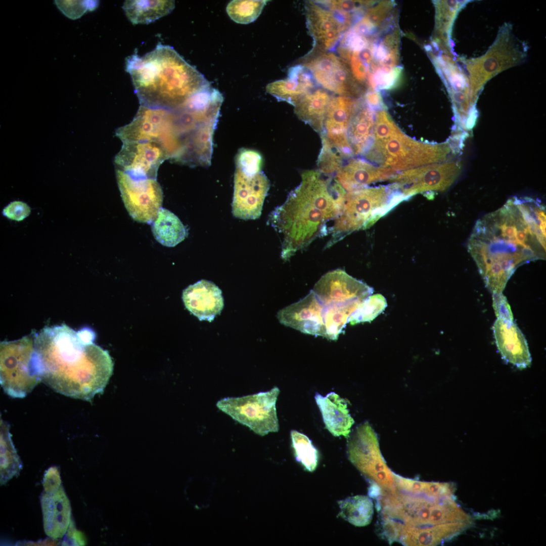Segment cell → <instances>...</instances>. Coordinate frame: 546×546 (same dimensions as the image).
I'll use <instances>...</instances> for the list:
<instances>
[{
  "label": "cell",
  "instance_id": "484cf974",
  "mask_svg": "<svg viewBox=\"0 0 546 546\" xmlns=\"http://www.w3.org/2000/svg\"><path fill=\"white\" fill-rule=\"evenodd\" d=\"M315 83L310 73L303 66L298 65L289 69L286 78L268 83L266 90L278 101L286 102L294 107L315 88Z\"/></svg>",
  "mask_w": 546,
  "mask_h": 546
},
{
  "label": "cell",
  "instance_id": "2e32d148",
  "mask_svg": "<svg viewBox=\"0 0 546 546\" xmlns=\"http://www.w3.org/2000/svg\"><path fill=\"white\" fill-rule=\"evenodd\" d=\"M461 169L458 162L433 163L397 173L390 180L407 199L419 193L446 190L456 180Z\"/></svg>",
  "mask_w": 546,
  "mask_h": 546
},
{
  "label": "cell",
  "instance_id": "7402d4cb",
  "mask_svg": "<svg viewBox=\"0 0 546 546\" xmlns=\"http://www.w3.org/2000/svg\"><path fill=\"white\" fill-rule=\"evenodd\" d=\"M492 331L496 346L505 361L519 369L531 365L532 358L526 339L513 321L497 318Z\"/></svg>",
  "mask_w": 546,
  "mask_h": 546
},
{
  "label": "cell",
  "instance_id": "277c9868",
  "mask_svg": "<svg viewBox=\"0 0 546 546\" xmlns=\"http://www.w3.org/2000/svg\"><path fill=\"white\" fill-rule=\"evenodd\" d=\"M301 178L267 221L282 236L281 256L285 260L329 233L327 224L339 215L347 193L334 176L317 169L304 171Z\"/></svg>",
  "mask_w": 546,
  "mask_h": 546
},
{
  "label": "cell",
  "instance_id": "60d3db41",
  "mask_svg": "<svg viewBox=\"0 0 546 546\" xmlns=\"http://www.w3.org/2000/svg\"><path fill=\"white\" fill-rule=\"evenodd\" d=\"M42 485L46 493H53L59 489L61 485V480L57 467H51L46 471Z\"/></svg>",
  "mask_w": 546,
  "mask_h": 546
},
{
  "label": "cell",
  "instance_id": "3957f363",
  "mask_svg": "<svg viewBox=\"0 0 546 546\" xmlns=\"http://www.w3.org/2000/svg\"><path fill=\"white\" fill-rule=\"evenodd\" d=\"M378 530L389 544L436 545L460 534L472 524L454 496L437 497L397 488L376 497Z\"/></svg>",
  "mask_w": 546,
  "mask_h": 546
},
{
  "label": "cell",
  "instance_id": "d6a6232c",
  "mask_svg": "<svg viewBox=\"0 0 546 546\" xmlns=\"http://www.w3.org/2000/svg\"><path fill=\"white\" fill-rule=\"evenodd\" d=\"M9 425L1 419V484L6 483L18 475L22 469V462L13 444Z\"/></svg>",
  "mask_w": 546,
  "mask_h": 546
},
{
  "label": "cell",
  "instance_id": "6da1fadb",
  "mask_svg": "<svg viewBox=\"0 0 546 546\" xmlns=\"http://www.w3.org/2000/svg\"><path fill=\"white\" fill-rule=\"evenodd\" d=\"M545 209L529 197H514L479 219L468 243L486 287L502 293L520 266L545 258Z\"/></svg>",
  "mask_w": 546,
  "mask_h": 546
},
{
  "label": "cell",
  "instance_id": "83f0119b",
  "mask_svg": "<svg viewBox=\"0 0 546 546\" xmlns=\"http://www.w3.org/2000/svg\"><path fill=\"white\" fill-rule=\"evenodd\" d=\"M332 97L330 93L321 87L314 88L294 106L295 114L300 120L321 134Z\"/></svg>",
  "mask_w": 546,
  "mask_h": 546
},
{
  "label": "cell",
  "instance_id": "d4e9b609",
  "mask_svg": "<svg viewBox=\"0 0 546 546\" xmlns=\"http://www.w3.org/2000/svg\"><path fill=\"white\" fill-rule=\"evenodd\" d=\"M40 502L45 533L55 539L63 537L70 524L71 515L70 501L63 486L54 493L44 492Z\"/></svg>",
  "mask_w": 546,
  "mask_h": 546
},
{
  "label": "cell",
  "instance_id": "8d00e7d4",
  "mask_svg": "<svg viewBox=\"0 0 546 546\" xmlns=\"http://www.w3.org/2000/svg\"><path fill=\"white\" fill-rule=\"evenodd\" d=\"M321 138L322 147L317 161V170L324 174L334 176L347 159L325 136L321 135Z\"/></svg>",
  "mask_w": 546,
  "mask_h": 546
},
{
  "label": "cell",
  "instance_id": "1f68e13d",
  "mask_svg": "<svg viewBox=\"0 0 546 546\" xmlns=\"http://www.w3.org/2000/svg\"><path fill=\"white\" fill-rule=\"evenodd\" d=\"M340 508L338 516L357 527L369 525L374 513L373 503L365 495L348 497L338 502Z\"/></svg>",
  "mask_w": 546,
  "mask_h": 546
},
{
  "label": "cell",
  "instance_id": "603a6c76",
  "mask_svg": "<svg viewBox=\"0 0 546 546\" xmlns=\"http://www.w3.org/2000/svg\"><path fill=\"white\" fill-rule=\"evenodd\" d=\"M186 308L200 321L212 322L224 306L221 290L211 281L200 280L183 292Z\"/></svg>",
  "mask_w": 546,
  "mask_h": 546
},
{
  "label": "cell",
  "instance_id": "7a4b0ae2",
  "mask_svg": "<svg viewBox=\"0 0 546 546\" xmlns=\"http://www.w3.org/2000/svg\"><path fill=\"white\" fill-rule=\"evenodd\" d=\"M88 328L75 331L65 324L33 335L34 355L41 381L57 392L90 401L102 393L113 370L108 352L93 343Z\"/></svg>",
  "mask_w": 546,
  "mask_h": 546
},
{
  "label": "cell",
  "instance_id": "d6986e66",
  "mask_svg": "<svg viewBox=\"0 0 546 546\" xmlns=\"http://www.w3.org/2000/svg\"><path fill=\"white\" fill-rule=\"evenodd\" d=\"M312 290L324 305L357 307L373 289L344 270L337 269L323 275Z\"/></svg>",
  "mask_w": 546,
  "mask_h": 546
},
{
  "label": "cell",
  "instance_id": "4dcf8cb0",
  "mask_svg": "<svg viewBox=\"0 0 546 546\" xmlns=\"http://www.w3.org/2000/svg\"><path fill=\"white\" fill-rule=\"evenodd\" d=\"M175 7L174 1H125V14L133 24H146L170 13Z\"/></svg>",
  "mask_w": 546,
  "mask_h": 546
},
{
  "label": "cell",
  "instance_id": "30bf717a",
  "mask_svg": "<svg viewBox=\"0 0 546 546\" xmlns=\"http://www.w3.org/2000/svg\"><path fill=\"white\" fill-rule=\"evenodd\" d=\"M116 134L123 143H159L167 150L169 159L178 162L180 158L181 146L172 110L140 105L132 120L117 129Z\"/></svg>",
  "mask_w": 546,
  "mask_h": 546
},
{
  "label": "cell",
  "instance_id": "e0dca14e",
  "mask_svg": "<svg viewBox=\"0 0 546 546\" xmlns=\"http://www.w3.org/2000/svg\"><path fill=\"white\" fill-rule=\"evenodd\" d=\"M485 56L476 60L469 66L473 90L478 92L484 83L498 72L522 62L525 57L523 49H520L516 39L509 30L504 28Z\"/></svg>",
  "mask_w": 546,
  "mask_h": 546
},
{
  "label": "cell",
  "instance_id": "7bdbcfd3",
  "mask_svg": "<svg viewBox=\"0 0 546 546\" xmlns=\"http://www.w3.org/2000/svg\"><path fill=\"white\" fill-rule=\"evenodd\" d=\"M67 536L69 538V541H71V543L74 545H84V539L82 536V534L78 531L75 528L73 523H71L69 526V528L67 531Z\"/></svg>",
  "mask_w": 546,
  "mask_h": 546
},
{
  "label": "cell",
  "instance_id": "74e56055",
  "mask_svg": "<svg viewBox=\"0 0 546 546\" xmlns=\"http://www.w3.org/2000/svg\"><path fill=\"white\" fill-rule=\"evenodd\" d=\"M387 306L385 298L380 294L370 295L362 300L350 315L348 322L355 325L371 322L380 314Z\"/></svg>",
  "mask_w": 546,
  "mask_h": 546
},
{
  "label": "cell",
  "instance_id": "836d02e7",
  "mask_svg": "<svg viewBox=\"0 0 546 546\" xmlns=\"http://www.w3.org/2000/svg\"><path fill=\"white\" fill-rule=\"evenodd\" d=\"M465 1H437L434 2L436 10L435 34L436 39L449 43V35L454 19Z\"/></svg>",
  "mask_w": 546,
  "mask_h": 546
},
{
  "label": "cell",
  "instance_id": "9a60e30c",
  "mask_svg": "<svg viewBox=\"0 0 546 546\" xmlns=\"http://www.w3.org/2000/svg\"><path fill=\"white\" fill-rule=\"evenodd\" d=\"M121 196L129 214L135 221L152 224L161 208L163 191L155 179L134 178L117 169Z\"/></svg>",
  "mask_w": 546,
  "mask_h": 546
},
{
  "label": "cell",
  "instance_id": "44dd1931",
  "mask_svg": "<svg viewBox=\"0 0 546 546\" xmlns=\"http://www.w3.org/2000/svg\"><path fill=\"white\" fill-rule=\"evenodd\" d=\"M324 305L312 290L303 298L280 310L279 322L303 333L325 337Z\"/></svg>",
  "mask_w": 546,
  "mask_h": 546
},
{
  "label": "cell",
  "instance_id": "ba28073f",
  "mask_svg": "<svg viewBox=\"0 0 546 546\" xmlns=\"http://www.w3.org/2000/svg\"><path fill=\"white\" fill-rule=\"evenodd\" d=\"M233 215L248 220L258 218L270 187L261 171L262 157L257 152L241 149L236 157Z\"/></svg>",
  "mask_w": 546,
  "mask_h": 546
},
{
  "label": "cell",
  "instance_id": "cb8c5ba5",
  "mask_svg": "<svg viewBox=\"0 0 546 546\" xmlns=\"http://www.w3.org/2000/svg\"><path fill=\"white\" fill-rule=\"evenodd\" d=\"M396 171L372 164L366 159L350 158L345 161L334 177L346 192L367 187L372 183L390 179Z\"/></svg>",
  "mask_w": 546,
  "mask_h": 546
},
{
  "label": "cell",
  "instance_id": "8fae6325",
  "mask_svg": "<svg viewBox=\"0 0 546 546\" xmlns=\"http://www.w3.org/2000/svg\"><path fill=\"white\" fill-rule=\"evenodd\" d=\"M280 389L271 390L238 397H226L217 401L216 406L236 421L264 436L279 430L276 402Z\"/></svg>",
  "mask_w": 546,
  "mask_h": 546
},
{
  "label": "cell",
  "instance_id": "ab89813d",
  "mask_svg": "<svg viewBox=\"0 0 546 546\" xmlns=\"http://www.w3.org/2000/svg\"><path fill=\"white\" fill-rule=\"evenodd\" d=\"M492 294V306L497 318L513 321V315L506 297L502 293Z\"/></svg>",
  "mask_w": 546,
  "mask_h": 546
},
{
  "label": "cell",
  "instance_id": "8992f818",
  "mask_svg": "<svg viewBox=\"0 0 546 546\" xmlns=\"http://www.w3.org/2000/svg\"><path fill=\"white\" fill-rule=\"evenodd\" d=\"M450 152L447 144H429L411 139L392 121L374 136L362 156L381 167L402 171L442 162Z\"/></svg>",
  "mask_w": 546,
  "mask_h": 546
},
{
  "label": "cell",
  "instance_id": "5bb4252c",
  "mask_svg": "<svg viewBox=\"0 0 546 546\" xmlns=\"http://www.w3.org/2000/svg\"><path fill=\"white\" fill-rule=\"evenodd\" d=\"M307 27L313 40L312 51L327 52L335 47L353 23V16L324 1L305 3Z\"/></svg>",
  "mask_w": 546,
  "mask_h": 546
},
{
  "label": "cell",
  "instance_id": "f546056e",
  "mask_svg": "<svg viewBox=\"0 0 546 546\" xmlns=\"http://www.w3.org/2000/svg\"><path fill=\"white\" fill-rule=\"evenodd\" d=\"M152 231L155 239L163 246L168 247L175 246L188 235V230L178 217L162 207L152 223Z\"/></svg>",
  "mask_w": 546,
  "mask_h": 546
},
{
  "label": "cell",
  "instance_id": "7c38bea8",
  "mask_svg": "<svg viewBox=\"0 0 546 546\" xmlns=\"http://www.w3.org/2000/svg\"><path fill=\"white\" fill-rule=\"evenodd\" d=\"M347 454L352 464L381 492L396 489L394 473L387 466L377 437L367 423L359 426L349 438Z\"/></svg>",
  "mask_w": 546,
  "mask_h": 546
},
{
  "label": "cell",
  "instance_id": "d590c367",
  "mask_svg": "<svg viewBox=\"0 0 546 546\" xmlns=\"http://www.w3.org/2000/svg\"><path fill=\"white\" fill-rule=\"evenodd\" d=\"M267 2L234 0L229 3L226 10L231 19L235 22L248 24L258 18Z\"/></svg>",
  "mask_w": 546,
  "mask_h": 546
},
{
  "label": "cell",
  "instance_id": "4316f807",
  "mask_svg": "<svg viewBox=\"0 0 546 546\" xmlns=\"http://www.w3.org/2000/svg\"><path fill=\"white\" fill-rule=\"evenodd\" d=\"M314 398L328 430L334 436L348 438L354 421L347 408V401L334 392L325 396L316 393Z\"/></svg>",
  "mask_w": 546,
  "mask_h": 546
},
{
  "label": "cell",
  "instance_id": "f1b7e54d",
  "mask_svg": "<svg viewBox=\"0 0 546 546\" xmlns=\"http://www.w3.org/2000/svg\"><path fill=\"white\" fill-rule=\"evenodd\" d=\"M375 120V111L361 100L350 120L347 133L354 155H362L370 146L373 138Z\"/></svg>",
  "mask_w": 546,
  "mask_h": 546
},
{
  "label": "cell",
  "instance_id": "ffe728a7",
  "mask_svg": "<svg viewBox=\"0 0 546 546\" xmlns=\"http://www.w3.org/2000/svg\"><path fill=\"white\" fill-rule=\"evenodd\" d=\"M361 101L350 97L333 96L320 134L340 150L347 159L354 156L348 141L347 130Z\"/></svg>",
  "mask_w": 546,
  "mask_h": 546
},
{
  "label": "cell",
  "instance_id": "f35d334b",
  "mask_svg": "<svg viewBox=\"0 0 546 546\" xmlns=\"http://www.w3.org/2000/svg\"><path fill=\"white\" fill-rule=\"evenodd\" d=\"M402 68L376 67L371 70L367 80L368 88L390 89L396 87L401 79Z\"/></svg>",
  "mask_w": 546,
  "mask_h": 546
},
{
  "label": "cell",
  "instance_id": "e575fe53",
  "mask_svg": "<svg viewBox=\"0 0 546 546\" xmlns=\"http://www.w3.org/2000/svg\"><path fill=\"white\" fill-rule=\"evenodd\" d=\"M296 460L309 472L314 471L318 464V454L309 438L296 430L291 432Z\"/></svg>",
  "mask_w": 546,
  "mask_h": 546
},
{
  "label": "cell",
  "instance_id": "b9f144b4",
  "mask_svg": "<svg viewBox=\"0 0 546 546\" xmlns=\"http://www.w3.org/2000/svg\"><path fill=\"white\" fill-rule=\"evenodd\" d=\"M362 98L365 104L374 111L385 109L381 95L378 90L368 88Z\"/></svg>",
  "mask_w": 546,
  "mask_h": 546
},
{
  "label": "cell",
  "instance_id": "ac0fdd59",
  "mask_svg": "<svg viewBox=\"0 0 546 546\" xmlns=\"http://www.w3.org/2000/svg\"><path fill=\"white\" fill-rule=\"evenodd\" d=\"M169 159L161 144L152 141L123 143L115 163L120 170L134 178H157L160 165Z\"/></svg>",
  "mask_w": 546,
  "mask_h": 546
},
{
  "label": "cell",
  "instance_id": "52a82bcc",
  "mask_svg": "<svg viewBox=\"0 0 546 546\" xmlns=\"http://www.w3.org/2000/svg\"><path fill=\"white\" fill-rule=\"evenodd\" d=\"M405 200L392 184L347 192L342 209L330 228L331 236L325 249L353 232L369 228Z\"/></svg>",
  "mask_w": 546,
  "mask_h": 546
},
{
  "label": "cell",
  "instance_id": "4fadbf2b",
  "mask_svg": "<svg viewBox=\"0 0 546 546\" xmlns=\"http://www.w3.org/2000/svg\"><path fill=\"white\" fill-rule=\"evenodd\" d=\"M301 65L315 83L336 96L360 99L367 90L354 79L346 62L329 51H311Z\"/></svg>",
  "mask_w": 546,
  "mask_h": 546
},
{
  "label": "cell",
  "instance_id": "5b68a950",
  "mask_svg": "<svg viewBox=\"0 0 546 546\" xmlns=\"http://www.w3.org/2000/svg\"><path fill=\"white\" fill-rule=\"evenodd\" d=\"M125 65L140 105L150 108L174 110L210 85L173 47L161 43L143 56L135 51Z\"/></svg>",
  "mask_w": 546,
  "mask_h": 546
},
{
  "label": "cell",
  "instance_id": "9c48e42d",
  "mask_svg": "<svg viewBox=\"0 0 546 546\" xmlns=\"http://www.w3.org/2000/svg\"><path fill=\"white\" fill-rule=\"evenodd\" d=\"M33 351V335L1 343V385L12 397H25L41 381Z\"/></svg>",
  "mask_w": 546,
  "mask_h": 546
}]
</instances>
